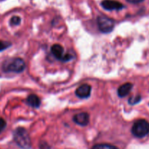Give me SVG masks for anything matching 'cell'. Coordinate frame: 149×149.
<instances>
[{"mask_svg": "<svg viewBox=\"0 0 149 149\" xmlns=\"http://www.w3.org/2000/svg\"><path fill=\"white\" fill-rule=\"evenodd\" d=\"M99 31L104 33H110L115 26V21L106 16H99L96 19Z\"/></svg>", "mask_w": 149, "mask_h": 149, "instance_id": "obj_4", "label": "cell"}, {"mask_svg": "<svg viewBox=\"0 0 149 149\" xmlns=\"http://www.w3.org/2000/svg\"><path fill=\"white\" fill-rule=\"evenodd\" d=\"M73 121L80 126H86L89 122V115L85 112L77 113L73 116Z\"/></svg>", "mask_w": 149, "mask_h": 149, "instance_id": "obj_8", "label": "cell"}, {"mask_svg": "<svg viewBox=\"0 0 149 149\" xmlns=\"http://www.w3.org/2000/svg\"><path fill=\"white\" fill-rule=\"evenodd\" d=\"M26 103L32 107L38 108L40 106V99L36 95L31 94L26 98Z\"/></svg>", "mask_w": 149, "mask_h": 149, "instance_id": "obj_10", "label": "cell"}, {"mask_svg": "<svg viewBox=\"0 0 149 149\" xmlns=\"http://www.w3.org/2000/svg\"><path fill=\"white\" fill-rule=\"evenodd\" d=\"M11 46V44L8 42H3V41H0V52L4 50L9 47Z\"/></svg>", "mask_w": 149, "mask_h": 149, "instance_id": "obj_14", "label": "cell"}, {"mask_svg": "<svg viewBox=\"0 0 149 149\" xmlns=\"http://www.w3.org/2000/svg\"><path fill=\"white\" fill-rule=\"evenodd\" d=\"M91 149H118L117 147L110 144H97L93 146Z\"/></svg>", "mask_w": 149, "mask_h": 149, "instance_id": "obj_11", "label": "cell"}, {"mask_svg": "<svg viewBox=\"0 0 149 149\" xmlns=\"http://www.w3.org/2000/svg\"><path fill=\"white\" fill-rule=\"evenodd\" d=\"M21 19L18 16H13L11 19H10V24L12 26H18L20 23Z\"/></svg>", "mask_w": 149, "mask_h": 149, "instance_id": "obj_13", "label": "cell"}, {"mask_svg": "<svg viewBox=\"0 0 149 149\" xmlns=\"http://www.w3.org/2000/svg\"><path fill=\"white\" fill-rule=\"evenodd\" d=\"M141 100V97L140 95L134 96V97H131L129 99V103L130 105H135L138 103Z\"/></svg>", "mask_w": 149, "mask_h": 149, "instance_id": "obj_12", "label": "cell"}, {"mask_svg": "<svg viewBox=\"0 0 149 149\" xmlns=\"http://www.w3.org/2000/svg\"><path fill=\"white\" fill-rule=\"evenodd\" d=\"M6 126H7V123H6L5 120L2 118H0V133L5 129Z\"/></svg>", "mask_w": 149, "mask_h": 149, "instance_id": "obj_15", "label": "cell"}, {"mask_svg": "<svg viewBox=\"0 0 149 149\" xmlns=\"http://www.w3.org/2000/svg\"><path fill=\"white\" fill-rule=\"evenodd\" d=\"M51 49L53 55L58 61H62V62H67V61L72 59L73 57L70 54L65 53L63 47L58 44H55L53 45Z\"/></svg>", "mask_w": 149, "mask_h": 149, "instance_id": "obj_5", "label": "cell"}, {"mask_svg": "<svg viewBox=\"0 0 149 149\" xmlns=\"http://www.w3.org/2000/svg\"><path fill=\"white\" fill-rule=\"evenodd\" d=\"M131 133L136 138H144L149 133V122L145 119L136 121L131 127Z\"/></svg>", "mask_w": 149, "mask_h": 149, "instance_id": "obj_3", "label": "cell"}, {"mask_svg": "<svg viewBox=\"0 0 149 149\" xmlns=\"http://www.w3.org/2000/svg\"><path fill=\"white\" fill-rule=\"evenodd\" d=\"M14 140L18 146L23 149H29L31 147V140L26 129L18 127L15 130L13 134Z\"/></svg>", "mask_w": 149, "mask_h": 149, "instance_id": "obj_1", "label": "cell"}, {"mask_svg": "<svg viewBox=\"0 0 149 149\" xmlns=\"http://www.w3.org/2000/svg\"><path fill=\"white\" fill-rule=\"evenodd\" d=\"M132 84L131 83H125L120 86L118 89V95L120 97H124L129 95L132 89Z\"/></svg>", "mask_w": 149, "mask_h": 149, "instance_id": "obj_9", "label": "cell"}, {"mask_svg": "<svg viewBox=\"0 0 149 149\" xmlns=\"http://www.w3.org/2000/svg\"><path fill=\"white\" fill-rule=\"evenodd\" d=\"M26 64L23 60L21 58H15L5 61L3 64L2 68L5 72L20 73L24 70Z\"/></svg>", "mask_w": 149, "mask_h": 149, "instance_id": "obj_2", "label": "cell"}, {"mask_svg": "<svg viewBox=\"0 0 149 149\" xmlns=\"http://www.w3.org/2000/svg\"><path fill=\"white\" fill-rule=\"evenodd\" d=\"M127 1H128V2L131 3V4H138V3L143 1L144 0H127Z\"/></svg>", "mask_w": 149, "mask_h": 149, "instance_id": "obj_16", "label": "cell"}, {"mask_svg": "<svg viewBox=\"0 0 149 149\" xmlns=\"http://www.w3.org/2000/svg\"><path fill=\"white\" fill-rule=\"evenodd\" d=\"M102 6L105 10H109V11L120 10L124 8L123 4L115 0H104L102 1Z\"/></svg>", "mask_w": 149, "mask_h": 149, "instance_id": "obj_6", "label": "cell"}, {"mask_svg": "<svg viewBox=\"0 0 149 149\" xmlns=\"http://www.w3.org/2000/svg\"><path fill=\"white\" fill-rule=\"evenodd\" d=\"M91 86L89 84H84L80 85V87L76 89L75 94L80 98H88L91 95Z\"/></svg>", "mask_w": 149, "mask_h": 149, "instance_id": "obj_7", "label": "cell"}]
</instances>
